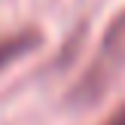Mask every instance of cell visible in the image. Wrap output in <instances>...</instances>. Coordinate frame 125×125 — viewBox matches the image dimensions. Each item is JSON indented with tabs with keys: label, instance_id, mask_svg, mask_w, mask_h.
<instances>
[{
	"label": "cell",
	"instance_id": "6da1fadb",
	"mask_svg": "<svg viewBox=\"0 0 125 125\" xmlns=\"http://www.w3.org/2000/svg\"><path fill=\"white\" fill-rule=\"evenodd\" d=\"M40 46V34L37 31H18V34L0 37V70L9 64H15L18 58H24L28 52Z\"/></svg>",
	"mask_w": 125,
	"mask_h": 125
},
{
	"label": "cell",
	"instance_id": "7a4b0ae2",
	"mask_svg": "<svg viewBox=\"0 0 125 125\" xmlns=\"http://www.w3.org/2000/svg\"><path fill=\"white\" fill-rule=\"evenodd\" d=\"M104 125H125V107H119V110H116V113L110 116Z\"/></svg>",
	"mask_w": 125,
	"mask_h": 125
}]
</instances>
